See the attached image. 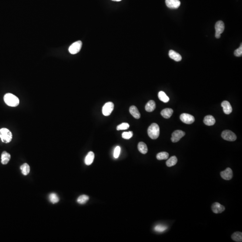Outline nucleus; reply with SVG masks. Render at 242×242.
<instances>
[{
  "label": "nucleus",
  "instance_id": "obj_1",
  "mask_svg": "<svg viewBox=\"0 0 242 242\" xmlns=\"http://www.w3.org/2000/svg\"><path fill=\"white\" fill-rule=\"evenodd\" d=\"M5 102L11 107H16L19 105V100L17 96L11 93H7L4 97Z\"/></svg>",
  "mask_w": 242,
  "mask_h": 242
},
{
  "label": "nucleus",
  "instance_id": "obj_2",
  "mask_svg": "<svg viewBox=\"0 0 242 242\" xmlns=\"http://www.w3.org/2000/svg\"><path fill=\"white\" fill-rule=\"evenodd\" d=\"M148 134L149 137L152 140L158 138L160 135V128L158 125L155 123L152 124L148 129Z\"/></svg>",
  "mask_w": 242,
  "mask_h": 242
},
{
  "label": "nucleus",
  "instance_id": "obj_3",
  "mask_svg": "<svg viewBox=\"0 0 242 242\" xmlns=\"http://www.w3.org/2000/svg\"><path fill=\"white\" fill-rule=\"evenodd\" d=\"M12 138L13 135L9 130L5 128L0 129V138L3 143H10L12 140Z\"/></svg>",
  "mask_w": 242,
  "mask_h": 242
},
{
  "label": "nucleus",
  "instance_id": "obj_4",
  "mask_svg": "<svg viewBox=\"0 0 242 242\" xmlns=\"http://www.w3.org/2000/svg\"><path fill=\"white\" fill-rule=\"evenodd\" d=\"M222 137L229 141H234L237 139V136L234 132L229 130L224 131L222 133Z\"/></svg>",
  "mask_w": 242,
  "mask_h": 242
},
{
  "label": "nucleus",
  "instance_id": "obj_5",
  "mask_svg": "<svg viewBox=\"0 0 242 242\" xmlns=\"http://www.w3.org/2000/svg\"><path fill=\"white\" fill-rule=\"evenodd\" d=\"M215 37L217 39H219L221 37V34H222L225 30V25L222 21H218L216 22L215 26Z\"/></svg>",
  "mask_w": 242,
  "mask_h": 242
},
{
  "label": "nucleus",
  "instance_id": "obj_6",
  "mask_svg": "<svg viewBox=\"0 0 242 242\" xmlns=\"http://www.w3.org/2000/svg\"><path fill=\"white\" fill-rule=\"evenodd\" d=\"M82 46V42L81 41H77L72 44L69 48V51L71 54H75L78 53L80 51Z\"/></svg>",
  "mask_w": 242,
  "mask_h": 242
},
{
  "label": "nucleus",
  "instance_id": "obj_7",
  "mask_svg": "<svg viewBox=\"0 0 242 242\" xmlns=\"http://www.w3.org/2000/svg\"><path fill=\"white\" fill-rule=\"evenodd\" d=\"M114 109V104L111 102H109L105 104L102 108V113L104 115L108 116L111 114Z\"/></svg>",
  "mask_w": 242,
  "mask_h": 242
},
{
  "label": "nucleus",
  "instance_id": "obj_8",
  "mask_svg": "<svg viewBox=\"0 0 242 242\" xmlns=\"http://www.w3.org/2000/svg\"><path fill=\"white\" fill-rule=\"evenodd\" d=\"M180 119L182 122L187 124H191L195 121L194 117L188 113H182L180 116Z\"/></svg>",
  "mask_w": 242,
  "mask_h": 242
},
{
  "label": "nucleus",
  "instance_id": "obj_9",
  "mask_svg": "<svg viewBox=\"0 0 242 242\" xmlns=\"http://www.w3.org/2000/svg\"><path fill=\"white\" fill-rule=\"evenodd\" d=\"M185 135V133L184 131L181 130L175 131L172 134L171 140L173 143H176L179 141Z\"/></svg>",
  "mask_w": 242,
  "mask_h": 242
},
{
  "label": "nucleus",
  "instance_id": "obj_10",
  "mask_svg": "<svg viewBox=\"0 0 242 242\" xmlns=\"http://www.w3.org/2000/svg\"><path fill=\"white\" fill-rule=\"evenodd\" d=\"M220 175L221 177L226 180L231 179L233 176L232 170L230 168H226L224 171L221 172Z\"/></svg>",
  "mask_w": 242,
  "mask_h": 242
},
{
  "label": "nucleus",
  "instance_id": "obj_11",
  "mask_svg": "<svg viewBox=\"0 0 242 242\" xmlns=\"http://www.w3.org/2000/svg\"><path fill=\"white\" fill-rule=\"evenodd\" d=\"M212 209L215 214H220L225 210V208L220 203L215 202L212 205Z\"/></svg>",
  "mask_w": 242,
  "mask_h": 242
},
{
  "label": "nucleus",
  "instance_id": "obj_12",
  "mask_svg": "<svg viewBox=\"0 0 242 242\" xmlns=\"http://www.w3.org/2000/svg\"><path fill=\"white\" fill-rule=\"evenodd\" d=\"M166 4L168 8L176 9L180 7L181 3L179 0H166Z\"/></svg>",
  "mask_w": 242,
  "mask_h": 242
},
{
  "label": "nucleus",
  "instance_id": "obj_13",
  "mask_svg": "<svg viewBox=\"0 0 242 242\" xmlns=\"http://www.w3.org/2000/svg\"><path fill=\"white\" fill-rule=\"evenodd\" d=\"M222 106L223 108V111L224 113L226 114H229L232 111V108L231 104L228 101H223L222 103Z\"/></svg>",
  "mask_w": 242,
  "mask_h": 242
},
{
  "label": "nucleus",
  "instance_id": "obj_14",
  "mask_svg": "<svg viewBox=\"0 0 242 242\" xmlns=\"http://www.w3.org/2000/svg\"><path fill=\"white\" fill-rule=\"evenodd\" d=\"M169 56L172 59L175 61H181L182 57L181 55L179 53L173 51V50H170L169 52Z\"/></svg>",
  "mask_w": 242,
  "mask_h": 242
},
{
  "label": "nucleus",
  "instance_id": "obj_15",
  "mask_svg": "<svg viewBox=\"0 0 242 242\" xmlns=\"http://www.w3.org/2000/svg\"><path fill=\"white\" fill-rule=\"evenodd\" d=\"M95 158V154L93 152H89L85 158V163L87 166H89L93 163Z\"/></svg>",
  "mask_w": 242,
  "mask_h": 242
},
{
  "label": "nucleus",
  "instance_id": "obj_16",
  "mask_svg": "<svg viewBox=\"0 0 242 242\" xmlns=\"http://www.w3.org/2000/svg\"><path fill=\"white\" fill-rule=\"evenodd\" d=\"M173 113V110L170 108H166L161 111V114L162 116L165 119H169Z\"/></svg>",
  "mask_w": 242,
  "mask_h": 242
},
{
  "label": "nucleus",
  "instance_id": "obj_17",
  "mask_svg": "<svg viewBox=\"0 0 242 242\" xmlns=\"http://www.w3.org/2000/svg\"><path fill=\"white\" fill-rule=\"evenodd\" d=\"M215 122L216 121L214 117L210 115L206 116L204 119V123L207 126H212L215 123Z\"/></svg>",
  "mask_w": 242,
  "mask_h": 242
},
{
  "label": "nucleus",
  "instance_id": "obj_18",
  "mask_svg": "<svg viewBox=\"0 0 242 242\" xmlns=\"http://www.w3.org/2000/svg\"><path fill=\"white\" fill-rule=\"evenodd\" d=\"M11 156L10 153L4 151L1 154V162L3 165H7L11 159Z\"/></svg>",
  "mask_w": 242,
  "mask_h": 242
},
{
  "label": "nucleus",
  "instance_id": "obj_19",
  "mask_svg": "<svg viewBox=\"0 0 242 242\" xmlns=\"http://www.w3.org/2000/svg\"><path fill=\"white\" fill-rule=\"evenodd\" d=\"M131 114L136 119H139L140 117V114L137 108L135 106H131L129 109Z\"/></svg>",
  "mask_w": 242,
  "mask_h": 242
},
{
  "label": "nucleus",
  "instance_id": "obj_20",
  "mask_svg": "<svg viewBox=\"0 0 242 242\" xmlns=\"http://www.w3.org/2000/svg\"><path fill=\"white\" fill-rule=\"evenodd\" d=\"M156 107V103L154 101H153V100H151L147 103V104L145 106V110L147 112H152L155 110Z\"/></svg>",
  "mask_w": 242,
  "mask_h": 242
},
{
  "label": "nucleus",
  "instance_id": "obj_21",
  "mask_svg": "<svg viewBox=\"0 0 242 242\" xmlns=\"http://www.w3.org/2000/svg\"><path fill=\"white\" fill-rule=\"evenodd\" d=\"M138 151L143 154H145L148 151L147 145L143 142H140L138 143Z\"/></svg>",
  "mask_w": 242,
  "mask_h": 242
},
{
  "label": "nucleus",
  "instance_id": "obj_22",
  "mask_svg": "<svg viewBox=\"0 0 242 242\" xmlns=\"http://www.w3.org/2000/svg\"><path fill=\"white\" fill-rule=\"evenodd\" d=\"M178 159L176 156H172L169 158L166 162V165L168 167H172L174 166L177 163Z\"/></svg>",
  "mask_w": 242,
  "mask_h": 242
},
{
  "label": "nucleus",
  "instance_id": "obj_23",
  "mask_svg": "<svg viewBox=\"0 0 242 242\" xmlns=\"http://www.w3.org/2000/svg\"><path fill=\"white\" fill-rule=\"evenodd\" d=\"M158 98L160 101L164 103H167L169 102V97H168L166 94L163 91H160L158 93Z\"/></svg>",
  "mask_w": 242,
  "mask_h": 242
},
{
  "label": "nucleus",
  "instance_id": "obj_24",
  "mask_svg": "<svg viewBox=\"0 0 242 242\" xmlns=\"http://www.w3.org/2000/svg\"><path fill=\"white\" fill-rule=\"evenodd\" d=\"M21 170H22V173L24 175H27L30 172V168L28 164L27 163H24L20 167Z\"/></svg>",
  "mask_w": 242,
  "mask_h": 242
},
{
  "label": "nucleus",
  "instance_id": "obj_25",
  "mask_svg": "<svg viewBox=\"0 0 242 242\" xmlns=\"http://www.w3.org/2000/svg\"><path fill=\"white\" fill-rule=\"evenodd\" d=\"M233 240L235 242H240L242 241V233L240 232H236L231 236Z\"/></svg>",
  "mask_w": 242,
  "mask_h": 242
},
{
  "label": "nucleus",
  "instance_id": "obj_26",
  "mask_svg": "<svg viewBox=\"0 0 242 242\" xmlns=\"http://www.w3.org/2000/svg\"><path fill=\"white\" fill-rule=\"evenodd\" d=\"M169 154L166 152H159L156 155V158L158 160H166L169 158Z\"/></svg>",
  "mask_w": 242,
  "mask_h": 242
},
{
  "label": "nucleus",
  "instance_id": "obj_27",
  "mask_svg": "<svg viewBox=\"0 0 242 242\" xmlns=\"http://www.w3.org/2000/svg\"><path fill=\"white\" fill-rule=\"evenodd\" d=\"M89 199V197L88 196L85 195H83L79 197L78 198L77 202L79 204H84L86 202H88Z\"/></svg>",
  "mask_w": 242,
  "mask_h": 242
},
{
  "label": "nucleus",
  "instance_id": "obj_28",
  "mask_svg": "<svg viewBox=\"0 0 242 242\" xmlns=\"http://www.w3.org/2000/svg\"><path fill=\"white\" fill-rule=\"evenodd\" d=\"M49 199L50 201L53 204H56V203H58L59 201V198L58 197L57 195L56 194V193H53L50 194L49 195Z\"/></svg>",
  "mask_w": 242,
  "mask_h": 242
},
{
  "label": "nucleus",
  "instance_id": "obj_29",
  "mask_svg": "<svg viewBox=\"0 0 242 242\" xmlns=\"http://www.w3.org/2000/svg\"><path fill=\"white\" fill-rule=\"evenodd\" d=\"M168 227L166 226L158 225L154 227V231L156 232L162 233L166 231Z\"/></svg>",
  "mask_w": 242,
  "mask_h": 242
},
{
  "label": "nucleus",
  "instance_id": "obj_30",
  "mask_svg": "<svg viewBox=\"0 0 242 242\" xmlns=\"http://www.w3.org/2000/svg\"><path fill=\"white\" fill-rule=\"evenodd\" d=\"M129 124L127 123H123L117 127V130L118 131L124 130L129 128Z\"/></svg>",
  "mask_w": 242,
  "mask_h": 242
},
{
  "label": "nucleus",
  "instance_id": "obj_31",
  "mask_svg": "<svg viewBox=\"0 0 242 242\" xmlns=\"http://www.w3.org/2000/svg\"><path fill=\"white\" fill-rule=\"evenodd\" d=\"M132 136H133V132L132 131L124 132L122 134V137L127 140L131 138Z\"/></svg>",
  "mask_w": 242,
  "mask_h": 242
},
{
  "label": "nucleus",
  "instance_id": "obj_32",
  "mask_svg": "<svg viewBox=\"0 0 242 242\" xmlns=\"http://www.w3.org/2000/svg\"><path fill=\"white\" fill-rule=\"evenodd\" d=\"M234 54L236 57H240L242 55V45L241 44L240 47L238 49H236L234 52Z\"/></svg>",
  "mask_w": 242,
  "mask_h": 242
},
{
  "label": "nucleus",
  "instance_id": "obj_33",
  "mask_svg": "<svg viewBox=\"0 0 242 242\" xmlns=\"http://www.w3.org/2000/svg\"><path fill=\"white\" fill-rule=\"evenodd\" d=\"M121 148L119 146H117L114 149V152H113V156L114 158H119Z\"/></svg>",
  "mask_w": 242,
  "mask_h": 242
},
{
  "label": "nucleus",
  "instance_id": "obj_34",
  "mask_svg": "<svg viewBox=\"0 0 242 242\" xmlns=\"http://www.w3.org/2000/svg\"><path fill=\"white\" fill-rule=\"evenodd\" d=\"M112 1H121L122 0H112Z\"/></svg>",
  "mask_w": 242,
  "mask_h": 242
}]
</instances>
